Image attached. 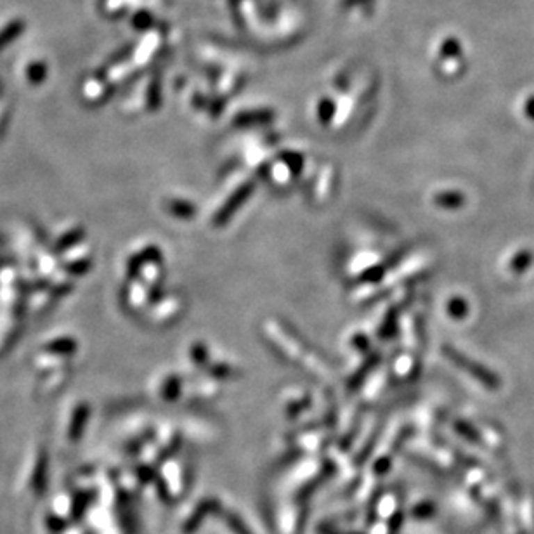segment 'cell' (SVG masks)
I'll return each instance as SVG.
<instances>
[{
	"label": "cell",
	"mask_w": 534,
	"mask_h": 534,
	"mask_svg": "<svg viewBox=\"0 0 534 534\" xmlns=\"http://www.w3.org/2000/svg\"><path fill=\"white\" fill-rule=\"evenodd\" d=\"M435 203L441 207L456 209V207L463 205V195H460V193H441V195L435 196Z\"/></svg>",
	"instance_id": "277c9868"
},
{
	"label": "cell",
	"mask_w": 534,
	"mask_h": 534,
	"mask_svg": "<svg viewBox=\"0 0 534 534\" xmlns=\"http://www.w3.org/2000/svg\"><path fill=\"white\" fill-rule=\"evenodd\" d=\"M224 521H226V524L229 526V529L233 531L234 534H252L250 531H248L247 526L243 524V521H241L238 515L231 514V512H224Z\"/></svg>",
	"instance_id": "5b68a950"
},
{
	"label": "cell",
	"mask_w": 534,
	"mask_h": 534,
	"mask_svg": "<svg viewBox=\"0 0 534 534\" xmlns=\"http://www.w3.org/2000/svg\"><path fill=\"white\" fill-rule=\"evenodd\" d=\"M219 510V501L217 500H205L198 505L195 512H193L191 517L188 519V522L184 524V534H193L198 529V526L202 524L203 519L210 514V512H217Z\"/></svg>",
	"instance_id": "7a4b0ae2"
},
{
	"label": "cell",
	"mask_w": 534,
	"mask_h": 534,
	"mask_svg": "<svg viewBox=\"0 0 534 534\" xmlns=\"http://www.w3.org/2000/svg\"><path fill=\"white\" fill-rule=\"evenodd\" d=\"M526 113H528L529 118H534V99L528 103V106H526Z\"/></svg>",
	"instance_id": "52a82bcc"
},
{
	"label": "cell",
	"mask_w": 534,
	"mask_h": 534,
	"mask_svg": "<svg viewBox=\"0 0 534 534\" xmlns=\"http://www.w3.org/2000/svg\"><path fill=\"white\" fill-rule=\"evenodd\" d=\"M321 534H340V533H337V531H335V529H328V528H323V529H321Z\"/></svg>",
	"instance_id": "ba28073f"
},
{
	"label": "cell",
	"mask_w": 534,
	"mask_h": 534,
	"mask_svg": "<svg viewBox=\"0 0 534 534\" xmlns=\"http://www.w3.org/2000/svg\"><path fill=\"white\" fill-rule=\"evenodd\" d=\"M444 354L446 357H449V359L460 368V370H463L467 375H470V377L479 382L480 385H484V387L487 389H500L501 378L498 377L493 370L483 366V364L477 363V361H472L470 357H467L465 354L458 353V350L449 346H444Z\"/></svg>",
	"instance_id": "6da1fadb"
},
{
	"label": "cell",
	"mask_w": 534,
	"mask_h": 534,
	"mask_svg": "<svg viewBox=\"0 0 534 534\" xmlns=\"http://www.w3.org/2000/svg\"><path fill=\"white\" fill-rule=\"evenodd\" d=\"M448 311L453 318H465L467 312H469V305L463 298H453L448 305Z\"/></svg>",
	"instance_id": "8992f818"
},
{
	"label": "cell",
	"mask_w": 534,
	"mask_h": 534,
	"mask_svg": "<svg viewBox=\"0 0 534 534\" xmlns=\"http://www.w3.org/2000/svg\"><path fill=\"white\" fill-rule=\"evenodd\" d=\"M533 259H534L533 252H528V250L519 252V254L510 261V270L517 274L524 273V270L529 269V266L533 264Z\"/></svg>",
	"instance_id": "3957f363"
}]
</instances>
